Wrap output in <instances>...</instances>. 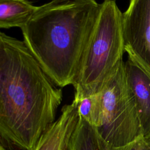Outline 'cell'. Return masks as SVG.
<instances>
[{
  "label": "cell",
  "mask_w": 150,
  "mask_h": 150,
  "mask_svg": "<svg viewBox=\"0 0 150 150\" xmlns=\"http://www.w3.org/2000/svg\"><path fill=\"white\" fill-rule=\"evenodd\" d=\"M78 103L79 115L90 125L98 128L101 122L102 107L100 93L84 97L79 100L74 99Z\"/></svg>",
  "instance_id": "10"
},
{
  "label": "cell",
  "mask_w": 150,
  "mask_h": 150,
  "mask_svg": "<svg viewBox=\"0 0 150 150\" xmlns=\"http://www.w3.org/2000/svg\"><path fill=\"white\" fill-rule=\"evenodd\" d=\"M146 137V138H147L150 141V134H149L147 137Z\"/></svg>",
  "instance_id": "12"
},
{
  "label": "cell",
  "mask_w": 150,
  "mask_h": 150,
  "mask_svg": "<svg viewBox=\"0 0 150 150\" xmlns=\"http://www.w3.org/2000/svg\"><path fill=\"white\" fill-rule=\"evenodd\" d=\"M77 101L63 107L61 115L39 140L35 150H71L70 140L79 115Z\"/></svg>",
  "instance_id": "7"
},
{
  "label": "cell",
  "mask_w": 150,
  "mask_h": 150,
  "mask_svg": "<svg viewBox=\"0 0 150 150\" xmlns=\"http://www.w3.org/2000/svg\"><path fill=\"white\" fill-rule=\"evenodd\" d=\"M124 65L127 82L135 100L143 133L147 137L150 134V71L129 56Z\"/></svg>",
  "instance_id": "6"
},
{
  "label": "cell",
  "mask_w": 150,
  "mask_h": 150,
  "mask_svg": "<svg viewBox=\"0 0 150 150\" xmlns=\"http://www.w3.org/2000/svg\"><path fill=\"white\" fill-rule=\"evenodd\" d=\"M1 150H5V148L3 146H1Z\"/></svg>",
  "instance_id": "13"
},
{
  "label": "cell",
  "mask_w": 150,
  "mask_h": 150,
  "mask_svg": "<svg viewBox=\"0 0 150 150\" xmlns=\"http://www.w3.org/2000/svg\"><path fill=\"white\" fill-rule=\"evenodd\" d=\"M111 150H150V141L142 136L127 145Z\"/></svg>",
  "instance_id": "11"
},
{
  "label": "cell",
  "mask_w": 150,
  "mask_h": 150,
  "mask_svg": "<svg viewBox=\"0 0 150 150\" xmlns=\"http://www.w3.org/2000/svg\"><path fill=\"white\" fill-rule=\"evenodd\" d=\"M100 6L96 0H51L21 28L23 41L57 87L74 84Z\"/></svg>",
  "instance_id": "2"
},
{
  "label": "cell",
  "mask_w": 150,
  "mask_h": 150,
  "mask_svg": "<svg viewBox=\"0 0 150 150\" xmlns=\"http://www.w3.org/2000/svg\"><path fill=\"white\" fill-rule=\"evenodd\" d=\"M38 8L28 0H0V28L21 29Z\"/></svg>",
  "instance_id": "8"
},
{
  "label": "cell",
  "mask_w": 150,
  "mask_h": 150,
  "mask_svg": "<svg viewBox=\"0 0 150 150\" xmlns=\"http://www.w3.org/2000/svg\"><path fill=\"white\" fill-rule=\"evenodd\" d=\"M62 90L23 40L0 33V136L5 149L35 150L54 124Z\"/></svg>",
  "instance_id": "1"
},
{
  "label": "cell",
  "mask_w": 150,
  "mask_h": 150,
  "mask_svg": "<svg viewBox=\"0 0 150 150\" xmlns=\"http://www.w3.org/2000/svg\"><path fill=\"white\" fill-rule=\"evenodd\" d=\"M122 16L125 52L150 71V0H129Z\"/></svg>",
  "instance_id": "5"
},
{
  "label": "cell",
  "mask_w": 150,
  "mask_h": 150,
  "mask_svg": "<svg viewBox=\"0 0 150 150\" xmlns=\"http://www.w3.org/2000/svg\"><path fill=\"white\" fill-rule=\"evenodd\" d=\"M71 150H105L95 128L79 116L70 140Z\"/></svg>",
  "instance_id": "9"
},
{
  "label": "cell",
  "mask_w": 150,
  "mask_h": 150,
  "mask_svg": "<svg viewBox=\"0 0 150 150\" xmlns=\"http://www.w3.org/2000/svg\"><path fill=\"white\" fill-rule=\"evenodd\" d=\"M123 16L115 0H104L73 84L74 98L100 92L123 60Z\"/></svg>",
  "instance_id": "3"
},
{
  "label": "cell",
  "mask_w": 150,
  "mask_h": 150,
  "mask_svg": "<svg viewBox=\"0 0 150 150\" xmlns=\"http://www.w3.org/2000/svg\"><path fill=\"white\" fill-rule=\"evenodd\" d=\"M124 63H119L100 91L101 122L94 128L105 150L124 146L144 136Z\"/></svg>",
  "instance_id": "4"
}]
</instances>
